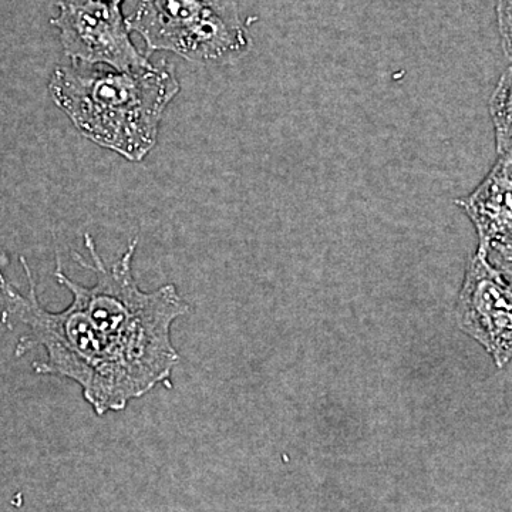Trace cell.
<instances>
[{
	"label": "cell",
	"mask_w": 512,
	"mask_h": 512,
	"mask_svg": "<svg viewBox=\"0 0 512 512\" xmlns=\"http://www.w3.org/2000/svg\"><path fill=\"white\" fill-rule=\"evenodd\" d=\"M478 235V249L487 254L494 245L512 239V160L498 158L487 177L467 197L457 200Z\"/></svg>",
	"instance_id": "6"
},
{
	"label": "cell",
	"mask_w": 512,
	"mask_h": 512,
	"mask_svg": "<svg viewBox=\"0 0 512 512\" xmlns=\"http://www.w3.org/2000/svg\"><path fill=\"white\" fill-rule=\"evenodd\" d=\"M460 328L503 369L512 360V281L477 249L468 262L457 302Z\"/></svg>",
	"instance_id": "5"
},
{
	"label": "cell",
	"mask_w": 512,
	"mask_h": 512,
	"mask_svg": "<svg viewBox=\"0 0 512 512\" xmlns=\"http://www.w3.org/2000/svg\"><path fill=\"white\" fill-rule=\"evenodd\" d=\"M173 66L128 70L57 67L49 93L87 140L138 163L156 147L165 110L180 93Z\"/></svg>",
	"instance_id": "2"
},
{
	"label": "cell",
	"mask_w": 512,
	"mask_h": 512,
	"mask_svg": "<svg viewBox=\"0 0 512 512\" xmlns=\"http://www.w3.org/2000/svg\"><path fill=\"white\" fill-rule=\"evenodd\" d=\"M487 256L491 264L497 266L512 281V239L488 249Z\"/></svg>",
	"instance_id": "9"
},
{
	"label": "cell",
	"mask_w": 512,
	"mask_h": 512,
	"mask_svg": "<svg viewBox=\"0 0 512 512\" xmlns=\"http://www.w3.org/2000/svg\"><path fill=\"white\" fill-rule=\"evenodd\" d=\"M128 29L148 53L165 50L200 64H231L251 50L235 0H140Z\"/></svg>",
	"instance_id": "3"
},
{
	"label": "cell",
	"mask_w": 512,
	"mask_h": 512,
	"mask_svg": "<svg viewBox=\"0 0 512 512\" xmlns=\"http://www.w3.org/2000/svg\"><path fill=\"white\" fill-rule=\"evenodd\" d=\"M84 247L92 262L73 252L83 268L94 272L92 286L77 284L64 275L57 255L55 278L73 295L62 312L40 305L36 284L25 256H20L29 293L19 292L0 271L3 311L0 322L9 330L23 326L15 356L42 348L46 360L33 363L37 375L66 377L82 387L84 400L97 416L121 412L134 399L146 396L158 384L171 389L180 355L171 339L175 320L191 311L175 285L153 292L140 289L133 275L138 238L128 242L119 261L107 268L90 234Z\"/></svg>",
	"instance_id": "1"
},
{
	"label": "cell",
	"mask_w": 512,
	"mask_h": 512,
	"mask_svg": "<svg viewBox=\"0 0 512 512\" xmlns=\"http://www.w3.org/2000/svg\"><path fill=\"white\" fill-rule=\"evenodd\" d=\"M99 2L107 3V5L119 6V8H121L124 0H99Z\"/></svg>",
	"instance_id": "10"
},
{
	"label": "cell",
	"mask_w": 512,
	"mask_h": 512,
	"mask_svg": "<svg viewBox=\"0 0 512 512\" xmlns=\"http://www.w3.org/2000/svg\"><path fill=\"white\" fill-rule=\"evenodd\" d=\"M498 158L512 160V64L498 80L490 99Z\"/></svg>",
	"instance_id": "7"
},
{
	"label": "cell",
	"mask_w": 512,
	"mask_h": 512,
	"mask_svg": "<svg viewBox=\"0 0 512 512\" xmlns=\"http://www.w3.org/2000/svg\"><path fill=\"white\" fill-rule=\"evenodd\" d=\"M497 20L505 56L512 62V0H498Z\"/></svg>",
	"instance_id": "8"
},
{
	"label": "cell",
	"mask_w": 512,
	"mask_h": 512,
	"mask_svg": "<svg viewBox=\"0 0 512 512\" xmlns=\"http://www.w3.org/2000/svg\"><path fill=\"white\" fill-rule=\"evenodd\" d=\"M52 25L60 30L64 55L73 63L106 64L119 72L151 66L130 39L119 6L99 0H59Z\"/></svg>",
	"instance_id": "4"
}]
</instances>
